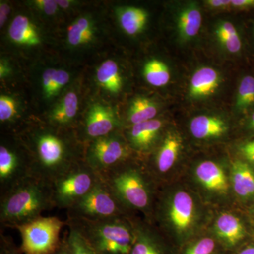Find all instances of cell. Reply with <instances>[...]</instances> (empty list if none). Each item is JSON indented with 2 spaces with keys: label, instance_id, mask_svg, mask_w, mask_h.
Masks as SVG:
<instances>
[{
  "label": "cell",
  "instance_id": "6da1fadb",
  "mask_svg": "<svg viewBox=\"0 0 254 254\" xmlns=\"http://www.w3.org/2000/svg\"><path fill=\"white\" fill-rule=\"evenodd\" d=\"M53 208L52 184L30 176L0 193V223L14 229Z\"/></svg>",
  "mask_w": 254,
  "mask_h": 254
},
{
  "label": "cell",
  "instance_id": "7a4b0ae2",
  "mask_svg": "<svg viewBox=\"0 0 254 254\" xmlns=\"http://www.w3.org/2000/svg\"><path fill=\"white\" fill-rule=\"evenodd\" d=\"M32 176L52 184L84 161V153L73 147L68 138L50 130L36 131L30 137Z\"/></svg>",
  "mask_w": 254,
  "mask_h": 254
},
{
  "label": "cell",
  "instance_id": "3957f363",
  "mask_svg": "<svg viewBox=\"0 0 254 254\" xmlns=\"http://www.w3.org/2000/svg\"><path fill=\"white\" fill-rule=\"evenodd\" d=\"M97 254H129L135 241L134 225L128 218L105 220L67 219Z\"/></svg>",
  "mask_w": 254,
  "mask_h": 254
},
{
  "label": "cell",
  "instance_id": "277c9868",
  "mask_svg": "<svg viewBox=\"0 0 254 254\" xmlns=\"http://www.w3.org/2000/svg\"><path fill=\"white\" fill-rule=\"evenodd\" d=\"M125 162L100 177L127 210L147 212L151 208L153 190L145 173Z\"/></svg>",
  "mask_w": 254,
  "mask_h": 254
},
{
  "label": "cell",
  "instance_id": "5b68a950",
  "mask_svg": "<svg viewBox=\"0 0 254 254\" xmlns=\"http://www.w3.org/2000/svg\"><path fill=\"white\" fill-rule=\"evenodd\" d=\"M127 209L103 179L78 203L66 210L67 219L105 220L127 218Z\"/></svg>",
  "mask_w": 254,
  "mask_h": 254
},
{
  "label": "cell",
  "instance_id": "8992f818",
  "mask_svg": "<svg viewBox=\"0 0 254 254\" xmlns=\"http://www.w3.org/2000/svg\"><path fill=\"white\" fill-rule=\"evenodd\" d=\"M101 180L99 174L83 161L52 183L55 208L68 209L78 203Z\"/></svg>",
  "mask_w": 254,
  "mask_h": 254
},
{
  "label": "cell",
  "instance_id": "52a82bcc",
  "mask_svg": "<svg viewBox=\"0 0 254 254\" xmlns=\"http://www.w3.org/2000/svg\"><path fill=\"white\" fill-rule=\"evenodd\" d=\"M66 221L55 216L34 219L15 227L21 237L20 250L23 254H50L61 244L60 232Z\"/></svg>",
  "mask_w": 254,
  "mask_h": 254
},
{
  "label": "cell",
  "instance_id": "ba28073f",
  "mask_svg": "<svg viewBox=\"0 0 254 254\" xmlns=\"http://www.w3.org/2000/svg\"><path fill=\"white\" fill-rule=\"evenodd\" d=\"M130 150L116 132L87 143L84 161L100 175L128 161Z\"/></svg>",
  "mask_w": 254,
  "mask_h": 254
},
{
  "label": "cell",
  "instance_id": "9c48e42d",
  "mask_svg": "<svg viewBox=\"0 0 254 254\" xmlns=\"http://www.w3.org/2000/svg\"><path fill=\"white\" fill-rule=\"evenodd\" d=\"M32 176L28 155H23L9 145H0V193Z\"/></svg>",
  "mask_w": 254,
  "mask_h": 254
},
{
  "label": "cell",
  "instance_id": "30bf717a",
  "mask_svg": "<svg viewBox=\"0 0 254 254\" xmlns=\"http://www.w3.org/2000/svg\"><path fill=\"white\" fill-rule=\"evenodd\" d=\"M120 127L116 114L106 105L95 103L86 114L83 125L84 141L89 143L96 138L115 133Z\"/></svg>",
  "mask_w": 254,
  "mask_h": 254
},
{
  "label": "cell",
  "instance_id": "8fae6325",
  "mask_svg": "<svg viewBox=\"0 0 254 254\" xmlns=\"http://www.w3.org/2000/svg\"><path fill=\"white\" fill-rule=\"evenodd\" d=\"M195 205L193 198L186 191H177L169 203V221L179 232L191 227L194 219Z\"/></svg>",
  "mask_w": 254,
  "mask_h": 254
},
{
  "label": "cell",
  "instance_id": "7c38bea8",
  "mask_svg": "<svg viewBox=\"0 0 254 254\" xmlns=\"http://www.w3.org/2000/svg\"><path fill=\"white\" fill-rule=\"evenodd\" d=\"M162 127L163 122L155 119L132 125L128 133L130 144L137 151H148L156 141Z\"/></svg>",
  "mask_w": 254,
  "mask_h": 254
},
{
  "label": "cell",
  "instance_id": "4fadbf2b",
  "mask_svg": "<svg viewBox=\"0 0 254 254\" xmlns=\"http://www.w3.org/2000/svg\"><path fill=\"white\" fill-rule=\"evenodd\" d=\"M182 146L181 137L169 133L164 138L154 158V170L159 175L168 173L175 165Z\"/></svg>",
  "mask_w": 254,
  "mask_h": 254
},
{
  "label": "cell",
  "instance_id": "5bb4252c",
  "mask_svg": "<svg viewBox=\"0 0 254 254\" xmlns=\"http://www.w3.org/2000/svg\"><path fill=\"white\" fill-rule=\"evenodd\" d=\"M198 181L207 190L218 193H226L228 182L225 172L218 165L207 160L200 163L195 170Z\"/></svg>",
  "mask_w": 254,
  "mask_h": 254
},
{
  "label": "cell",
  "instance_id": "9a60e30c",
  "mask_svg": "<svg viewBox=\"0 0 254 254\" xmlns=\"http://www.w3.org/2000/svg\"><path fill=\"white\" fill-rule=\"evenodd\" d=\"M220 77L215 68L204 66L198 68L190 79V95L194 98L213 94L220 86Z\"/></svg>",
  "mask_w": 254,
  "mask_h": 254
},
{
  "label": "cell",
  "instance_id": "2e32d148",
  "mask_svg": "<svg viewBox=\"0 0 254 254\" xmlns=\"http://www.w3.org/2000/svg\"><path fill=\"white\" fill-rule=\"evenodd\" d=\"M226 123L222 119L208 115H199L191 120L190 130L197 139H208L221 136L226 132Z\"/></svg>",
  "mask_w": 254,
  "mask_h": 254
},
{
  "label": "cell",
  "instance_id": "e0dca14e",
  "mask_svg": "<svg viewBox=\"0 0 254 254\" xmlns=\"http://www.w3.org/2000/svg\"><path fill=\"white\" fill-rule=\"evenodd\" d=\"M232 182L234 190L244 198L254 196V171L248 164L237 160L232 165Z\"/></svg>",
  "mask_w": 254,
  "mask_h": 254
},
{
  "label": "cell",
  "instance_id": "ac0fdd59",
  "mask_svg": "<svg viewBox=\"0 0 254 254\" xmlns=\"http://www.w3.org/2000/svg\"><path fill=\"white\" fill-rule=\"evenodd\" d=\"M10 38L22 46H35L41 43L38 32L26 16L18 15L14 18L9 29Z\"/></svg>",
  "mask_w": 254,
  "mask_h": 254
},
{
  "label": "cell",
  "instance_id": "d6986e66",
  "mask_svg": "<svg viewBox=\"0 0 254 254\" xmlns=\"http://www.w3.org/2000/svg\"><path fill=\"white\" fill-rule=\"evenodd\" d=\"M215 232L229 245H236L245 236V229L240 219L230 213H222L217 219Z\"/></svg>",
  "mask_w": 254,
  "mask_h": 254
},
{
  "label": "cell",
  "instance_id": "ffe728a7",
  "mask_svg": "<svg viewBox=\"0 0 254 254\" xmlns=\"http://www.w3.org/2000/svg\"><path fill=\"white\" fill-rule=\"evenodd\" d=\"M78 108L77 95L74 92H68L64 96L60 104L50 113V123L58 127L71 125L77 114Z\"/></svg>",
  "mask_w": 254,
  "mask_h": 254
},
{
  "label": "cell",
  "instance_id": "44dd1931",
  "mask_svg": "<svg viewBox=\"0 0 254 254\" xmlns=\"http://www.w3.org/2000/svg\"><path fill=\"white\" fill-rule=\"evenodd\" d=\"M96 78L100 86L107 91L117 94L121 91L123 79L118 64L108 60L101 64L97 70Z\"/></svg>",
  "mask_w": 254,
  "mask_h": 254
},
{
  "label": "cell",
  "instance_id": "7402d4cb",
  "mask_svg": "<svg viewBox=\"0 0 254 254\" xmlns=\"http://www.w3.org/2000/svg\"><path fill=\"white\" fill-rule=\"evenodd\" d=\"M120 26L130 36L140 33L146 23L148 14L141 8L125 7L118 11Z\"/></svg>",
  "mask_w": 254,
  "mask_h": 254
},
{
  "label": "cell",
  "instance_id": "603a6c76",
  "mask_svg": "<svg viewBox=\"0 0 254 254\" xmlns=\"http://www.w3.org/2000/svg\"><path fill=\"white\" fill-rule=\"evenodd\" d=\"M202 24V14L195 6H190L180 13L178 18V31L184 40H190L199 33Z\"/></svg>",
  "mask_w": 254,
  "mask_h": 254
},
{
  "label": "cell",
  "instance_id": "cb8c5ba5",
  "mask_svg": "<svg viewBox=\"0 0 254 254\" xmlns=\"http://www.w3.org/2000/svg\"><path fill=\"white\" fill-rule=\"evenodd\" d=\"M135 241L129 254H163L158 240L148 227L134 225Z\"/></svg>",
  "mask_w": 254,
  "mask_h": 254
},
{
  "label": "cell",
  "instance_id": "d4e9b609",
  "mask_svg": "<svg viewBox=\"0 0 254 254\" xmlns=\"http://www.w3.org/2000/svg\"><path fill=\"white\" fill-rule=\"evenodd\" d=\"M158 108L152 100L138 97L132 102L128 113V122L132 125L154 120Z\"/></svg>",
  "mask_w": 254,
  "mask_h": 254
},
{
  "label": "cell",
  "instance_id": "484cf974",
  "mask_svg": "<svg viewBox=\"0 0 254 254\" xmlns=\"http://www.w3.org/2000/svg\"><path fill=\"white\" fill-rule=\"evenodd\" d=\"M93 27L88 18L76 19L68 30V42L71 46H80L91 42L93 38Z\"/></svg>",
  "mask_w": 254,
  "mask_h": 254
},
{
  "label": "cell",
  "instance_id": "4316f807",
  "mask_svg": "<svg viewBox=\"0 0 254 254\" xmlns=\"http://www.w3.org/2000/svg\"><path fill=\"white\" fill-rule=\"evenodd\" d=\"M67 71L56 68H48L43 74V92L48 98L58 94L69 81Z\"/></svg>",
  "mask_w": 254,
  "mask_h": 254
},
{
  "label": "cell",
  "instance_id": "83f0119b",
  "mask_svg": "<svg viewBox=\"0 0 254 254\" xmlns=\"http://www.w3.org/2000/svg\"><path fill=\"white\" fill-rule=\"evenodd\" d=\"M143 71L145 80L152 86H164L170 81V70L168 66L160 60H150L145 64Z\"/></svg>",
  "mask_w": 254,
  "mask_h": 254
},
{
  "label": "cell",
  "instance_id": "f1b7e54d",
  "mask_svg": "<svg viewBox=\"0 0 254 254\" xmlns=\"http://www.w3.org/2000/svg\"><path fill=\"white\" fill-rule=\"evenodd\" d=\"M216 36L222 46L231 53H237L242 48V41L236 28L232 23L224 21L215 31Z\"/></svg>",
  "mask_w": 254,
  "mask_h": 254
},
{
  "label": "cell",
  "instance_id": "f546056e",
  "mask_svg": "<svg viewBox=\"0 0 254 254\" xmlns=\"http://www.w3.org/2000/svg\"><path fill=\"white\" fill-rule=\"evenodd\" d=\"M254 103V77L245 76L239 86L236 106L239 110H243L250 108Z\"/></svg>",
  "mask_w": 254,
  "mask_h": 254
},
{
  "label": "cell",
  "instance_id": "4dcf8cb0",
  "mask_svg": "<svg viewBox=\"0 0 254 254\" xmlns=\"http://www.w3.org/2000/svg\"><path fill=\"white\" fill-rule=\"evenodd\" d=\"M68 227V233L66 236L71 254H97L76 229Z\"/></svg>",
  "mask_w": 254,
  "mask_h": 254
},
{
  "label": "cell",
  "instance_id": "1f68e13d",
  "mask_svg": "<svg viewBox=\"0 0 254 254\" xmlns=\"http://www.w3.org/2000/svg\"><path fill=\"white\" fill-rule=\"evenodd\" d=\"M16 115V104L15 100L7 95L0 97V120L1 123L11 122Z\"/></svg>",
  "mask_w": 254,
  "mask_h": 254
},
{
  "label": "cell",
  "instance_id": "d6a6232c",
  "mask_svg": "<svg viewBox=\"0 0 254 254\" xmlns=\"http://www.w3.org/2000/svg\"><path fill=\"white\" fill-rule=\"evenodd\" d=\"M215 246L213 239L203 238L190 247L185 254H211L215 249Z\"/></svg>",
  "mask_w": 254,
  "mask_h": 254
},
{
  "label": "cell",
  "instance_id": "836d02e7",
  "mask_svg": "<svg viewBox=\"0 0 254 254\" xmlns=\"http://www.w3.org/2000/svg\"><path fill=\"white\" fill-rule=\"evenodd\" d=\"M38 9L47 15H53L58 9V5L54 0H36L33 1Z\"/></svg>",
  "mask_w": 254,
  "mask_h": 254
},
{
  "label": "cell",
  "instance_id": "e575fe53",
  "mask_svg": "<svg viewBox=\"0 0 254 254\" xmlns=\"http://www.w3.org/2000/svg\"><path fill=\"white\" fill-rule=\"evenodd\" d=\"M1 254H23L7 237L1 235Z\"/></svg>",
  "mask_w": 254,
  "mask_h": 254
},
{
  "label": "cell",
  "instance_id": "d590c367",
  "mask_svg": "<svg viewBox=\"0 0 254 254\" xmlns=\"http://www.w3.org/2000/svg\"><path fill=\"white\" fill-rule=\"evenodd\" d=\"M240 150L244 156L254 165V141L247 142L242 145Z\"/></svg>",
  "mask_w": 254,
  "mask_h": 254
},
{
  "label": "cell",
  "instance_id": "8d00e7d4",
  "mask_svg": "<svg viewBox=\"0 0 254 254\" xmlns=\"http://www.w3.org/2000/svg\"><path fill=\"white\" fill-rule=\"evenodd\" d=\"M50 254H71V250H70L69 246H68L66 236L63 237V240H62L61 244H60L58 248Z\"/></svg>",
  "mask_w": 254,
  "mask_h": 254
},
{
  "label": "cell",
  "instance_id": "74e56055",
  "mask_svg": "<svg viewBox=\"0 0 254 254\" xmlns=\"http://www.w3.org/2000/svg\"><path fill=\"white\" fill-rule=\"evenodd\" d=\"M10 12L9 4L1 2L0 4V26L2 27L7 20L8 15Z\"/></svg>",
  "mask_w": 254,
  "mask_h": 254
},
{
  "label": "cell",
  "instance_id": "f35d334b",
  "mask_svg": "<svg viewBox=\"0 0 254 254\" xmlns=\"http://www.w3.org/2000/svg\"><path fill=\"white\" fill-rule=\"evenodd\" d=\"M207 4L212 8H220L227 7L229 5H231V0H209L207 1Z\"/></svg>",
  "mask_w": 254,
  "mask_h": 254
},
{
  "label": "cell",
  "instance_id": "ab89813d",
  "mask_svg": "<svg viewBox=\"0 0 254 254\" xmlns=\"http://www.w3.org/2000/svg\"><path fill=\"white\" fill-rule=\"evenodd\" d=\"M231 5L237 8L254 7V0H231Z\"/></svg>",
  "mask_w": 254,
  "mask_h": 254
},
{
  "label": "cell",
  "instance_id": "60d3db41",
  "mask_svg": "<svg viewBox=\"0 0 254 254\" xmlns=\"http://www.w3.org/2000/svg\"><path fill=\"white\" fill-rule=\"evenodd\" d=\"M7 65L1 60V64H0V76L1 78L6 77L9 74V68Z\"/></svg>",
  "mask_w": 254,
  "mask_h": 254
},
{
  "label": "cell",
  "instance_id": "b9f144b4",
  "mask_svg": "<svg viewBox=\"0 0 254 254\" xmlns=\"http://www.w3.org/2000/svg\"><path fill=\"white\" fill-rule=\"evenodd\" d=\"M56 1L58 6L63 8V9H66V8L69 7L70 5L72 2V1H68V0H58Z\"/></svg>",
  "mask_w": 254,
  "mask_h": 254
},
{
  "label": "cell",
  "instance_id": "7bdbcfd3",
  "mask_svg": "<svg viewBox=\"0 0 254 254\" xmlns=\"http://www.w3.org/2000/svg\"><path fill=\"white\" fill-rule=\"evenodd\" d=\"M239 254H254V246H250L240 252Z\"/></svg>",
  "mask_w": 254,
  "mask_h": 254
}]
</instances>
